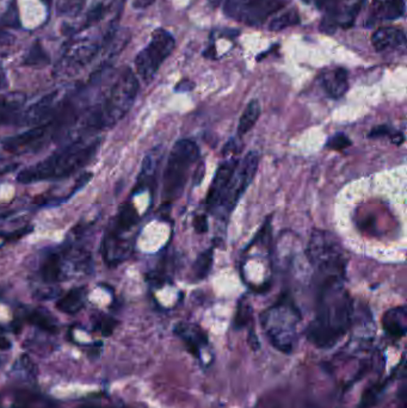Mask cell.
Here are the masks:
<instances>
[{"mask_svg":"<svg viewBox=\"0 0 407 408\" xmlns=\"http://www.w3.org/2000/svg\"><path fill=\"white\" fill-rule=\"evenodd\" d=\"M84 302H85V290L84 288H75L58 301L56 308L65 314L73 315L84 307Z\"/></svg>","mask_w":407,"mask_h":408,"instance_id":"obj_17","label":"cell"},{"mask_svg":"<svg viewBox=\"0 0 407 408\" xmlns=\"http://www.w3.org/2000/svg\"><path fill=\"white\" fill-rule=\"evenodd\" d=\"M299 23V13L295 10H291V11L284 12L283 15H281L280 17L273 19L269 28L270 31H278L286 29L288 26H296Z\"/></svg>","mask_w":407,"mask_h":408,"instance_id":"obj_24","label":"cell"},{"mask_svg":"<svg viewBox=\"0 0 407 408\" xmlns=\"http://www.w3.org/2000/svg\"><path fill=\"white\" fill-rule=\"evenodd\" d=\"M213 259L214 255L212 248L202 252L201 255H198L196 262L192 265V275H194L195 280L202 281L210 275V269L213 266Z\"/></svg>","mask_w":407,"mask_h":408,"instance_id":"obj_21","label":"cell"},{"mask_svg":"<svg viewBox=\"0 0 407 408\" xmlns=\"http://www.w3.org/2000/svg\"><path fill=\"white\" fill-rule=\"evenodd\" d=\"M175 333L187 346L188 351L202 360V353L208 346V337L201 327L189 322H180L175 327Z\"/></svg>","mask_w":407,"mask_h":408,"instance_id":"obj_12","label":"cell"},{"mask_svg":"<svg viewBox=\"0 0 407 408\" xmlns=\"http://www.w3.org/2000/svg\"><path fill=\"white\" fill-rule=\"evenodd\" d=\"M115 325L116 322L112 319H107L103 322V325H102V333L104 334V336H110L114 329H115Z\"/></svg>","mask_w":407,"mask_h":408,"instance_id":"obj_31","label":"cell"},{"mask_svg":"<svg viewBox=\"0 0 407 408\" xmlns=\"http://www.w3.org/2000/svg\"><path fill=\"white\" fill-rule=\"evenodd\" d=\"M49 62V57L47 54H45V50L42 48V45L36 42L33 47H31V50H29V54L26 55V60H24V64L26 65H47Z\"/></svg>","mask_w":407,"mask_h":408,"instance_id":"obj_25","label":"cell"},{"mask_svg":"<svg viewBox=\"0 0 407 408\" xmlns=\"http://www.w3.org/2000/svg\"><path fill=\"white\" fill-rule=\"evenodd\" d=\"M239 160L237 158L232 157L219 166L213 182L210 184L208 195L206 199V208L210 213H215L220 203L224 190L227 187L228 182L231 180L232 175L234 172Z\"/></svg>","mask_w":407,"mask_h":408,"instance_id":"obj_11","label":"cell"},{"mask_svg":"<svg viewBox=\"0 0 407 408\" xmlns=\"http://www.w3.org/2000/svg\"><path fill=\"white\" fill-rule=\"evenodd\" d=\"M12 169H13V167H10V166H0V176L5 175V173L10 172V171H12Z\"/></svg>","mask_w":407,"mask_h":408,"instance_id":"obj_33","label":"cell"},{"mask_svg":"<svg viewBox=\"0 0 407 408\" xmlns=\"http://www.w3.org/2000/svg\"><path fill=\"white\" fill-rule=\"evenodd\" d=\"M12 348L11 341H9L8 338L1 337L0 336V350L8 351Z\"/></svg>","mask_w":407,"mask_h":408,"instance_id":"obj_32","label":"cell"},{"mask_svg":"<svg viewBox=\"0 0 407 408\" xmlns=\"http://www.w3.org/2000/svg\"><path fill=\"white\" fill-rule=\"evenodd\" d=\"M176 41L168 31L157 29L146 48L142 49L135 59V67L143 82L150 83L158 70L173 52Z\"/></svg>","mask_w":407,"mask_h":408,"instance_id":"obj_7","label":"cell"},{"mask_svg":"<svg viewBox=\"0 0 407 408\" xmlns=\"http://www.w3.org/2000/svg\"><path fill=\"white\" fill-rule=\"evenodd\" d=\"M200 150L191 140H180L172 147L163 177V199L165 203L173 202L182 195L191 167L197 162Z\"/></svg>","mask_w":407,"mask_h":408,"instance_id":"obj_6","label":"cell"},{"mask_svg":"<svg viewBox=\"0 0 407 408\" xmlns=\"http://www.w3.org/2000/svg\"><path fill=\"white\" fill-rule=\"evenodd\" d=\"M221 1H222V0H210V5H212V6H214V8H217V6H219V5H220Z\"/></svg>","mask_w":407,"mask_h":408,"instance_id":"obj_34","label":"cell"},{"mask_svg":"<svg viewBox=\"0 0 407 408\" xmlns=\"http://www.w3.org/2000/svg\"><path fill=\"white\" fill-rule=\"evenodd\" d=\"M350 146H352V140L349 139V136L343 134V133L333 135L326 143V147L332 150H345V148Z\"/></svg>","mask_w":407,"mask_h":408,"instance_id":"obj_27","label":"cell"},{"mask_svg":"<svg viewBox=\"0 0 407 408\" xmlns=\"http://www.w3.org/2000/svg\"><path fill=\"white\" fill-rule=\"evenodd\" d=\"M194 226L196 232L200 233V234L206 233L208 231V221H207L206 215H197L195 217Z\"/></svg>","mask_w":407,"mask_h":408,"instance_id":"obj_29","label":"cell"},{"mask_svg":"<svg viewBox=\"0 0 407 408\" xmlns=\"http://www.w3.org/2000/svg\"><path fill=\"white\" fill-rule=\"evenodd\" d=\"M286 0H244L238 21L247 26H259L266 18L284 8Z\"/></svg>","mask_w":407,"mask_h":408,"instance_id":"obj_10","label":"cell"},{"mask_svg":"<svg viewBox=\"0 0 407 408\" xmlns=\"http://www.w3.org/2000/svg\"><path fill=\"white\" fill-rule=\"evenodd\" d=\"M261 116V104L259 101H251L244 110L243 115L240 117L239 124H238V135L243 136L254 128L257 123L258 118Z\"/></svg>","mask_w":407,"mask_h":408,"instance_id":"obj_18","label":"cell"},{"mask_svg":"<svg viewBox=\"0 0 407 408\" xmlns=\"http://www.w3.org/2000/svg\"><path fill=\"white\" fill-rule=\"evenodd\" d=\"M252 319V308L247 301H242L238 304V309H237L236 318H234V326L237 329H242L244 326H246Z\"/></svg>","mask_w":407,"mask_h":408,"instance_id":"obj_26","label":"cell"},{"mask_svg":"<svg viewBox=\"0 0 407 408\" xmlns=\"http://www.w3.org/2000/svg\"><path fill=\"white\" fill-rule=\"evenodd\" d=\"M301 313L289 296L283 295L276 304L263 311L261 324L270 344L283 353H292L299 341Z\"/></svg>","mask_w":407,"mask_h":408,"instance_id":"obj_4","label":"cell"},{"mask_svg":"<svg viewBox=\"0 0 407 408\" xmlns=\"http://www.w3.org/2000/svg\"><path fill=\"white\" fill-rule=\"evenodd\" d=\"M139 215L131 203H124L121 208L120 213L116 217L115 226L114 228L105 236L103 241L102 253L104 257L105 263L114 264L121 263L126 258V252L129 251L127 246V241L122 239L121 236L124 233H128L138 225Z\"/></svg>","mask_w":407,"mask_h":408,"instance_id":"obj_8","label":"cell"},{"mask_svg":"<svg viewBox=\"0 0 407 408\" xmlns=\"http://www.w3.org/2000/svg\"><path fill=\"white\" fill-rule=\"evenodd\" d=\"M387 382L376 383L370 386L364 390L361 397V402H359V408H371L377 404L379 399L381 397L382 394L385 392Z\"/></svg>","mask_w":407,"mask_h":408,"instance_id":"obj_23","label":"cell"},{"mask_svg":"<svg viewBox=\"0 0 407 408\" xmlns=\"http://www.w3.org/2000/svg\"><path fill=\"white\" fill-rule=\"evenodd\" d=\"M258 165H259V155L256 152H250L243 160L238 162L231 180L228 182L217 211L224 214V216L229 215L233 211L237 203L239 202L244 192H246L247 187L254 180Z\"/></svg>","mask_w":407,"mask_h":408,"instance_id":"obj_9","label":"cell"},{"mask_svg":"<svg viewBox=\"0 0 407 408\" xmlns=\"http://www.w3.org/2000/svg\"><path fill=\"white\" fill-rule=\"evenodd\" d=\"M340 3V0H317V6L320 10H333L337 9V4Z\"/></svg>","mask_w":407,"mask_h":408,"instance_id":"obj_30","label":"cell"},{"mask_svg":"<svg viewBox=\"0 0 407 408\" xmlns=\"http://www.w3.org/2000/svg\"><path fill=\"white\" fill-rule=\"evenodd\" d=\"M99 145V140H94L86 145L82 143H71L70 146L45 158V160L22 170L17 180L19 183L31 184L45 180H64L73 176L94 159Z\"/></svg>","mask_w":407,"mask_h":408,"instance_id":"obj_2","label":"cell"},{"mask_svg":"<svg viewBox=\"0 0 407 408\" xmlns=\"http://www.w3.org/2000/svg\"><path fill=\"white\" fill-rule=\"evenodd\" d=\"M139 92V82L131 68H126L110 87L103 101L86 118L87 131L112 128L131 110Z\"/></svg>","mask_w":407,"mask_h":408,"instance_id":"obj_3","label":"cell"},{"mask_svg":"<svg viewBox=\"0 0 407 408\" xmlns=\"http://www.w3.org/2000/svg\"><path fill=\"white\" fill-rule=\"evenodd\" d=\"M343 282L319 283L315 316L306 330L307 339L317 348H332L352 326L354 307Z\"/></svg>","mask_w":407,"mask_h":408,"instance_id":"obj_1","label":"cell"},{"mask_svg":"<svg viewBox=\"0 0 407 408\" xmlns=\"http://www.w3.org/2000/svg\"><path fill=\"white\" fill-rule=\"evenodd\" d=\"M28 320L33 325L36 326L38 329L45 331V332H50V333H55L58 331V325L53 316L47 314L45 311H31Z\"/></svg>","mask_w":407,"mask_h":408,"instance_id":"obj_22","label":"cell"},{"mask_svg":"<svg viewBox=\"0 0 407 408\" xmlns=\"http://www.w3.org/2000/svg\"><path fill=\"white\" fill-rule=\"evenodd\" d=\"M382 327L389 337H405L407 331V311L405 307L393 308L386 311L382 318Z\"/></svg>","mask_w":407,"mask_h":408,"instance_id":"obj_15","label":"cell"},{"mask_svg":"<svg viewBox=\"0 0 407 408\" xmlns=\"http://www.w3.org/2000/svg\"><path fill=\"white\" fill-rule=\"evenodd\" d=\"M322 87L330 97L338 99L349 90V75L344 68H335L322 75Z\"/></svg>","mask_w":407,"mask_h":408,"instance_id":"obj_13","label":"cell"},{"mask_svg":"<svg viewBox=\"0 0 407 408\" xmlns=\"http://www.w3.org/2000/svg\"><path fill=\"white\" fill-rule=\"evenodd\" d=\"M371 43L377 52L403 48L406 45V35L398 28H382L374 33Z\"/></svg>","mask_w":407,"mask_h":408,"instance_id":"obj_14","label":"cell"},{"mask_svg":"<svg viewBox=\"0 0 407 408\" xmlns=\"http://www.w3.org/2000/svg\"><path fill=\"white\" fill-rule=\"evenodd\" d=\"M244 0H226L224 4V13L231 17V18L237 19L239 17L240 9L243 5Z\"/></svg>","mask_w":407,"mask_h":408,"instance_id":"obj_28","label":"cell"},{"mask_svg":"<svg viewBox=\"0 0 407 408\" xmlns=\"http://www.w3.org/2000/svg\"><path fill=\"white\" fill-rule=\"evenodd\" d=\"M307 258L319 276V283L344 281L347 257L343 243L333 233L315 229L306 250Z\"/></svg>","mask_w":407,"mask_h":408,"instance_id":"obj_5","label":"cell"},{"mask_svg":"<svg viewBox=\"0 0 407 408\" xmlns=\"http://www.w3.org/2000/svg\"><path fill=\"white\" fill-rule=\"evenodd\" d=\"M0 408H5V407H0ZM12 408H16V407H12Z\"/></svg>","mask_w":407,"mask_h":408,"instance_id":"obj_35","label":"cell"},{"mask_svg":"<svg viewBox=\"0 0 407 408\" xmlns=\"http://www.w3.org/2000/svg\"><path fill=\"white\" fill-rule=\"evenodd\" d=\"M373 4L376 19L392 21L405 15V0H373Z\"/></svg>","mask_w":407,"mask_h":408,"instance_id":"obj_16","label":"cell"},{"mask_svg":"<svg viewBox=\"0 0 407 408\" xmlns=\"http://www.w3.org/2000/svg\"><path fill=\"white\" fill-rule=\"evenodd\" d=\"M41 277L45 282H61L63 277V259L59 253L49 255L41 268Z\"/></svg>","mask_w":407,"mask_h":408,"instance_id":"obj_19","label":"cell"},{"mask_svg":"<svg viewBox=\"0 0 407 408\" xmlns=\"http://www.w3.org/2000/svg\"><path fill=\"white\" fill-rule=\"evenodd\" d=\"M22 99L16 96L0 98V126L9 123L13 117L17 116L19 109L22 106Z\"/></svg>","mask_w":407,"mask_h":408,"instance_id":"obj_20","label":"cell"},{"mask_svg":"<svg viewBox=\"0 0 407 408\" xmlns=\"http://www.w3.org/2000/svg\"><path fill=\"white\" fill-rule=\"evenodd\" d=\"M87 408H94V407H87Z\"/></svg>","mask_w":407,"mask_h":408,"instance_id":"obj_36","label":"cell"}]
</instances>
